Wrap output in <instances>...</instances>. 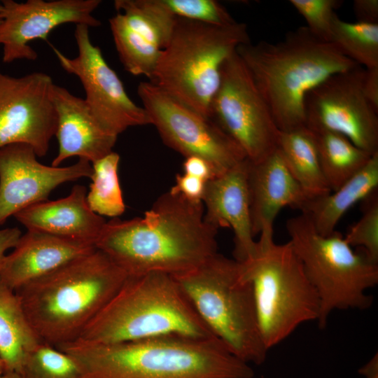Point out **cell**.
I'll list each match as a JSON object with an SVG mask.
<instances>
[{"instance_id": "cell-1", "label": "cell", "mask_w": 378, "mask_h": 378, "mask_svg": "<svg viewBox=\"0 0 378 378\" xmlns=\"http://www.w3.org/2000/svg\"><path fill=\"white\" fill-rule=\"evenodd\" d=\"M202 202L169 190L144 217L106 222L95 242L127 276L191 271L218 253V230L207 223Z\"/></svg>"}, {"instance_id": "cell-2", "label": "cell", "mask_w": 378, "mask_h": 378, "mask_svg": "<svg viewBox=\"0 0 378 378\" xmlns=\"http://www.w3.org/2000/svg\"><path fill=\"white\" fill-rule=\"evenodd\" d=\"M81 378H253L250 364L216 337L167 335L112 344L80 340L56 346Z\"/></svg>"}, {"instance_id": "cell-3", "label": "cell", "mask_w": 378, "mask_h": 378, "mask_svg": "<svg viewBox=\"0 0 378 378\" xmlns=\"http://www.w3.org/2000/svg\"><path fill=\"white\" fill-rule=\"evenodd\" d=\"M237 52L282 132L306 126L304 99L310 90L335 74L360 66L306 26L276 43L242 44Z\"/></svg>"}, {"instance_id": "cell-4", "label": "cell", "mask_w": 378, "mask_h": 378, "mask_svg": "<svg viewBox=\"0 0 378 378\" xmlns=\"http://www.w3.org/2000/svg\"><path fill=\"white\" fill-rule=\"evenodd\" d=\"M127 277L108 256L96 248L15 292L41 340L58 346L79 338Z\"/></svg>"}, {"instance_id": "cell-5", "label": "cell", "mask_w": 378, "mask_h": 378, "mask_svg": "<svg viewBox=\"0 0 378 378\" xmlns=\"http://www.w3.org/2000/svg\"><path fill=\"white\" fill-rule=\"evenodd\" d=\"M167 335L216 337L174 276L149 272L127 276L78 340L112 344Z\"/></svg>"}, {"instance_id": "cell-6", "label": "cell", "mask_w": 378, "mask_h": 378, "mask_svg": "<svg viewBox=\"0 0 378 378\" xmlns=\"http://www.w3.org/2000/svg\"><path fill=\"white\" fill-rule=\"evenodd\" d=\"M248 42L245 23L218 26L177 18L150 82L209 118L223 64Z\"/></svg>"}, {"instance_id": "cell-7", "label": "cell", "mask_w": 378, "mask_h": 378, "mask_svg": "<svg viewBox=\"0 0 378 378\" xmlns=\"http://www.w3.org/2000/svg\"><path fill=\"white\" fill-rule=\"evenodd\" d=\"M212 333L239 359L262 364L269 351L260 334L253 288L241 264L218 253L174 276Z\"/></svg>"}, {"instance_id": "cell-8", "label": "cell", "mask_w": 378, "mask_h": 378, "mask_svg": "<svg viewBox=\"0 0 378 378\" xmlns=\"http://www.w3.org/2000/svg\"><path fill=\"white\" fill-rule=\"evenodd\" d=\"M241 264V275L253 288L258 326L269 350L300 325L316 321L318 295L289 241L276 244L259 238L253 255Z\"/></svg>"}, {"instance_id": "cell-9", "label": "cell", "mask_w": 378, "mask_h": 378, "mask_svg": "<svg viewBox=\"0 0 378 378\" xmlns=\"http://www.w3.org/2000/svg\"><path fill=\"white\" fill-rule=\"evenodd\" d=\"M286 227L295 253L320 302V328L335 310L365 309L372 303L368 289L378 283V263L353 249L335 230L319 234L304 214L289 218Z\"/></svg>"}, {"instance_id": "cell-10", "label": "cell", "mask_w": 378, "mask_h": 378, "mask_svg": "<svg viewBox=\"0 0 378 378\" xmlns=\"http://www.w3.org/2000/svg\"><path fill=\"white\" fill-rule=\"evenodd\" d=\"M209 118L252 162L264 159L277 148L280 131L237 51L222 66Z\"/></svg>"}, {"instance_id": "cell-11", "label": "cell", "mask_w": 378, "mask_h": 378, "mask_svg": "<svg viewBox=\"0 0 378 378\" xmlns=\"http://www.w3.org/2000/svg\"><path fill=\"white\" fill-rule=\"evenodd\" d=\"M137 93L150 125L163 142L184 158L198 156L221 174L247 159L241 149L210 118L153 83L141 82Z\"/></svg>"}, {"instance_id": "cell-12", "label": "cell", "mask_w": 378, "mask_h": 378, "mask_svg": "<svg viewBox=\"0 0 378 378\" xmlns=\"http://www.w3.org/2000/svg\"><path fill=\"white\" fill-rule=\"evenodd\" d=\"M365 69L335 74L310 90L304 99L306 127L313 132L340 134L360 148L378 152V113L363 90Z\"/></svg>"}, {"instance_id": "cell-13", "label": "cell", "mask_w": 378, "mask_h": 378, "mask_svg": "<svg viewBox=\"0 0 378 378\" xmlns=\"http://www.w3.org/2000/svg\"><path fill=\"white\" fill-rule=\"evenodd\" d=\"M89 28L85 24L76 25V57H68L53 48L61 66L79 78L90 112L108 133L118 136L129 127L150 125L146 110L130 99L100 48L92 43Z\"/></svg>"}, {"instance_id": "cell-14", "label": "cell", "mask_w": 378, "mask_h": 378, "mask_svg": "<svg viewBox=\"0 0 378 378\" xmlns=\"http://www.w3.org/2000/svg\"><path fill=\"white\" fill-rule=\"evenodd\" d=\"M53 85L51 77L42 72L17 78L0 71V148L25 144L37 157L47 154L57 130Z\"/></svg>"}, {"instance_id": "cell-15", "label": "cell", "mask_w": 378, "mask_h": 378, "mask_svg": "<svg viewBox=\"0 0 378 378\" xmlns=\"http://www.w3.org/2000/svg\"><path fill=\"white\" fill-rule=\"evenodd\" d=\"M1 4L0 44L5 63L36 60L37 53L29 43L46 39L58 26L74 23L95 27L101 24L93 16L99 0H3Z\"/></svg>"}, {"instance_id": "cell-16", "label": "cell", "mask_w": 378, "mask_h": 378, "mask_svg": "<svg viewBox=\"0 0 378 378\" xmlns=\"http://www.w3.org/2000/svg\"><path fill=\"white\" fill-rule=\"evenodd\" d=\"M109 25L125 69L151 80L176 21L161 0H115Z\"/></svg>"}, {"instance_id": "cell-17", "label": "cell", "mask_w": 378, "mask_h": 378, "mask_svg": "<svg viewBox=\"0 0 378 378\" xmlns=\"http://www.w3.org/2000/svg\"><path fill=\"white\" fill-rule=\"evenodd\" d=\"M33 148L13 144L0 148V225L11 216L48 200L58 186L91 177L92 164L78 159L67 167L47 166L36 159Z\"/></svg>"}, {"instance_id": "cell-18", "label": "cell", "mask_w": 378, "mask_h": 378, "mask_svg": "<svg viewBox=\"0 0 378 378\" xmlns=\"http://www.w3.org/2000/svg\"><path fill=\"white\" fill-rule=\"evenodd\" d=\"M248 163L245 159L207 181L202 198L205 221L217 230H232L234 256L239 262L251 257L256 248L250 213Z\"/></svg>"}, {"instance_id": "cell-19", "label": "cell", "mask_w": 378, "mask_h": 378, "mask_svg": "<svg viewBox=\"0 0 378 378\" xmlns=\"http://www.w3.org/2000/svg\"><path fill=\"white\" fill-rule=\"evenodd\" d=\"M249 161V160H248ZM248 185L254 237L273 238L274 223L285 206L301 210L310 199L291 174L276 148L264 159L249 161Z\"/></svg>"}, {"instance_id": "cell-20", "label": "cell", "mask_w": 378, "mask_h": 378, "mask_svg": "<svg viewBox=\"0 0 378 378\" xmlns=\"http://www.w3.org/2000/svg\"><path fill=\"white\" fill-rule=\"evenodd\" d=\"M51 98L57 115L55 136L58 142V152L52 166L59 167L74 156L92 164L113 151L118 136L99 125L84 99L55 83Z\"/></svg>"}, {"instance_id": "cell-21", "label": "cell", "mask_w": 378, "mask_h": 378, "mask_svg": "<svg viewBox=\"0 0 378 378\" xmlns=\"http://www.w3.org/2000/svg\"><path fill=\"white\" fill-rule=\"evenodd\" d=\"M85 186L76 185L66 197L31 205L13 216L27 230L93 244L106 221L89 207Z\"/></svg>"}, {"instance_id": "cell-22", "label": "cell", "mask_w": 378, "mask_h": 378, "mask_svg": "<svg viewBox=\"0 0 378 378\" xmlns=\"http://www.w3.org/2000/svg\"><path fill=\"white\" fill-rule=\"evenodd\" d=\"M96 249L93 244L27 230L6 255L0 280L14 291L66 262Z\"/></svg>"}, {"instance_id": "cell-23", "label": "cell", "mask_w": 378, "mask_h": 378, "mask_svg": "<svg viewBox=\"0 0 378 378\" xmlns=\"http://www.w3.org/2000/svg\"><path fill=\"white\" fill-rule=\"evenodd\" d=\"M378 188V152L367 164L337 189L327 195L310 198L300 211L306 215L321 234L332 233L342 217L354 205Z\"/></svg>"}, {"instance_id": "cell-24", "label": "cell", "mask_w": 378, "mask_h": 378, "mask_svg": "<svg viewBox=\"0 0 378 378\" xmlns=\"http://www.w3.org/2000/svg\"><path fill=\"white\" fill-rule=\"evenodd\" d=\"M41 342L17 294L0 280V355L4 372L20 374L27 355Z\"/></svg>"}, {"instance_id": "cell-25", "label": "cell", "mask_w": 378, "mask_h": 378, "mask_svg": "<svg viewBox=\"0 0 378 378\" xmlns=\"http://www.w3.org/2000/svg\"><path fill=\"white\" fill-rule=\"evenodd\" d=\"M277 149L309 198L331 192L323 176L314 133L306 126L279 132Z\"/></svg>"}, {"instance_id": "cell-26", "label": "cell", "mask_w": 378, "mask_h": 378, "mask_svg": "<svg viewBox=\"0 0 378 378\" xmlns=\"http://www.w3.org/2000/svg\"><path fill=\"white\" fill-rule=\"evenodd\" d=\"M321 169L331 191L360 170L373 154L335 132H314Z\"/></svg>"}, {"instance_id": "cell-27", "label": "cell", "mask_w": 378, "mask_h": 378, "mask_svg": "<svg viewBox=\"0 0 378 378\" xmlns=\"http://www.w3.org/2000/svg\"><path fill=\"white\" fill-rule=\"evenodd\" d=\"M120 155L111 151L92 163V183L86 200L90 209L97 214L113 218L125 210L118 179Z\"/></svg>"}, {"instance_id": "cell-28", "label": "cell", "mask_w": 378, "mask_h": 378, "mask_svg": "<svg viewBox=\"0 0 378 378\" xmlns=\"http://www.w3.org/2000/svg\"><path fill=\"white\" fill-rule=\"evenodd\" d=\"M330 42L364 69L378 68V24L333 19Z\"/></svg>"}, {"instance_id": "cell-29", "label": "cell", "mask_w": 378, "mask_h": 378, "mask_svg": "<svg viewBox=\"0 0 378 378\" xmlns=\"http://www.w3.org/2000/svg\"><path fill=\"white\" fill-rule=\"evenodd\" d=\"M20 374L22 378H81L80 370L71 357L45 342L27 355Z\"/></svg>"}, {"instance_id": "cell-30", "label": "cell", "mask_w": 378, "mask_h": 378, "mask_svg": "<svg viewBox=\"0 0 378 378\" xmlns=\"http://www.w3.org/2000/svg\"><path fill=\"white\" fill-rule=\"evenodd\" d=\"M351 247H359L372 262L378 263V192L363 200L362 215L344 236Z\"/></svg>"}, {"instance_id": "cell-31", "label": "cell", "mask_w": 378, "mask_h": 378, "mask_svg": "<svg viewBox=\"0 0 378 378\" xmlns=\"http://www.w3.org/2000/svg\"><path fill=\"white\" fill-rule=\"evenodd\" d=\"M176 18L225 26L237 22L226 8L214 0H161Z\"/></svg>"}, {"instance_id": "cell-32", "label": "cell", "mask_w": 378, "mask_h": 378, "mask_svg": "<svg viewBox=\"0 0 378 378\" xmlns=\"http://www.w3.org/2000/svg\"><path fill=\"white\" fill-rule=\"evenodd\" d=\"M290 4L304 18L306 27L318 38L330 42L335 10L342 6L341 0H290Z\"/></svg>"}, {"instance_id": "cell-33", "label": "cell", "mask_w": 378, "mask_h": 378, "mask_svg": "<svg viewBox=\"0 0 378 378\" xmlns=\"http://www.w3.org/2000/svg\"><path fill=\"white\" fill-rule=\"evenodd\" d=\"M205 181L186 174H177L175 184L169 191L174 194H178L192 202H202V198L205 190Z\"/></svg>"}, {"instance_id": "cell-34", "label": "cell", "mask_w": 378, "mask_h": 378, "mask_svg": "<svg viewBox=\"0 0 378 378\" xmlns=\"http://www.w3.org/2000/svg\"><path fill=\"white\" fill-rule=\"evenodd\" d=\"M183 174L207 182L220 175L210 162L198 156L185 158L183 163Z\"/></svg>"}, {"instance_id": "cell-35", "label": "cell", "mask_w": 378, "mask_h": 378, "mask_svg": "<svg viewBox=\"0 0 378 378\" xmlns=\"http://www.w3.org/2000/svg\"><path fill=\"white\" fill-rule=\"evenodd\" d=\"M353 10L357 22L378 24V0H354Z\"/></svg>"}, {"instance_id": "cell-36", "label": "cell", "mask_w": 378, "mask_h": 378, "mask_svg": "<svg viewBox=\"0 0 378 378\" xmlns=\"http://www.w3.org/2000/svg\"><path fill=\"white\" fill-rule=\"evenodd\" d=\"M363 90L368 102L378 113V68L365 69Z\"/></svg>"}, {"instance_id": "cell-37", "label": "cell", "mask_w": 378, "mask_h": 378, "mask_svg": "<svg viewBox=\"0 0 378 378\" xmlns=\"http://www.w3.org/2000/svg\"><path fill=\"white\" fill-rule=\"evenodd\" d=\"M22 235L20 230L18 227L0 230V270L6 257V251L15 248Z\"/></svg>"}, {"instance_id": "cell-38", "label": "cell", "mask_w": 378, "mask_h": 378, "mask_svg": "<svg viewBox=\"0 0 378 378\" xmlns=\"http://www.w3.org/2000/svg\"><path fill=\"white\" fill-rule=\"evenodd\" d=\"M364 378H378V358L374 355L370 360L365 363L358 370Z\"/></svg>"}, {"instance_id": "cell-39", "label": "cell", "mask_w": 378, "mask_h": 378, "mask_svg": "<svg viewBox=\"0 0 378 378\" xmlns=\"http://www.w3.org/2000/svg\"><path fill=\"white\" fill-rule=\"evenodd\" d=\"M0 378H22V377L17 372H4L0 374Z\"/></svg>"}, {"instance_id": "cell-40", "label": "cell", "mask_w": 378, "mask_h": 378, "mask_svg": "<svg viewBox=\"0 0 378 378\" xmlns=\"http://www.w3.org/2000/svg\"><path fill=\"white\" fill-rule=\"evenodd\" d=\"M4 373V363L0 355V374H2Z\"/></svg>"}, {"instance_id": "cell-41", "label": "cell", "mask_w": 378, "mask_h": 378, "mask_svg": "<svg viewBox=\"0 0 378 378\" xmlns=\"http://www.w3.org/2000/svg\"><path fill=\"white\" fill-rule=\"evenodd\" d=\"M1 2H0V10H1ZM1 18H0V22H1Z\"/></svg>"}]
</instances>
